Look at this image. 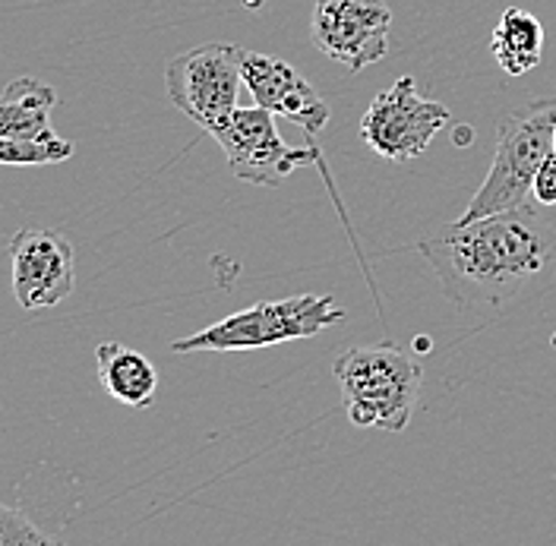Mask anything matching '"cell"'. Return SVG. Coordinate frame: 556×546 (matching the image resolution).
<instances>
[{
  "label": "cell",
  "instance_id": "6da1fadb",
  "mask_svg": "<svg viewBox=\"0 0 556 546\" xmlns=\"http://www.w3.org/2000/svg\"><path fill=\"white\" fill-rule=\"evenodd\" d=\"M417 253L433 266L452 304L500 307L547 278L556 263V231L534 205H521L452 225L443 238L417 243Z\"/></svg>",
  "mask_w": 556,
  "mask_h": 546
},
{
  "label": "cell",
  "instance_id": "7a4b0ae2",
  "mask_svg": "<svg viewBox=\"0 0 556 546\" xmlns=\"http://www.w3.org/2000/svg\"><path fill=\"white\" fill-rule=\"evenodd\" d=\"M332 373L342 385V402L354 427L402 433L412 423L424 370L399 344L351 347L336 360Z\"/></svg>",
  "mask_w": 556,
  "mask_h": 546
},
{
  "label": "cell",
  "instance_id": "3957f363",
  "mask_svg": "<svg viewBox=\"0 0 556 546\" xmlns=\"http://www.w3.org/2000/svg\"><path fill=\"white\" fill-rule=\"evenodd\" d=\"M556 99H534V102L513 107L496 130V152L490 162L484 183L471 196L468 208L455 225H468L486 215L521 208L534 203V174L544 158L554 152Z\"/></svg>",
  "mask_w": 556,
  "mask_h": 546
},
{
  "label": "cell",
  "instance_id": "277c9868",
  "mask_svg": "<svg viewBox=\"0 0 556 546\" xmlns=\"http://www.w3.org/2000/svg\"><path fill=\"white\" fill-rule=\"evenodd\" d=\"M345 319V309L336 304L332 294H298L285 301H266L256 307L231 313L197 335L172 342L174 354L193 351H256L281 342L313 339Z\"/></svg>",
  "mask_w": 556,
  "mask_h": 546
},
{
  "label": "cell",
  "instance_id": "5b68a950",
  "mask_svg": "<svg viewBox=\"0 0 556 546\" xmlns=\"http://www.w3.org/2000/svg\"><path fill=\"white\" fill-rule=\"evenodd\" d=\"M243 89L241 48L208 41L177 54L165 67V92L172 104L197 127L212 134L238 111Z\"/></svg>",
  "mask_w": 556,
  "mask_h": 546
},
{
  "label": "cell",
  "instance_id": "8992f818",
  "mask_svg": "<svg viewBox=\"0 0 556 546\" xmlns=\"http://www.w3.org/2000/svg\"><path fill=\"white\" fill-rule=\"evenodd\" d=\"M450 117L446 104L417 92L415 76H402L367 107L361 117V137L377 155L405 165L430 149L433 137L450 127Z\"/></svg>",
  "mask_w": 556,
  "mask_h": 546
},
{
  "label": "cell",
  "instance_id": "52a82bcc",
  "mask_svg": "<svg viewBox=\"0 0 556 546\" xmlns=\"http://www.w3.org/2000/svg\"><path fill=\"white\" fill-rule=\"evenodd\" d=\"M208 137L215 139L228 158L231 174L253 183V187H281L288 174H294L301 165H313L319 162V152L307 145V149H294L288 145L276 127V114L253 104V107H241L218 124Z\"/></svg>",
  "mask_w": 556,
  "mask_h": 546
},
{
  "label": "cell",
  "instance_id": "ba28073f",
  "mask_svg": "<svg viewBox=\"0 0 556 546\" xmlns=\"http://www.w3.org/2000/svg\"><path fill=\"white\" fill-rule=\"evenodd\" d=\"M392 10L382 0H316L313 3V48L345 73L380 64L389 54Z\"/></svg>",
  "mask_w": 556,
  "mask_h": 546
},
{
  "label": "cell",
  "instance_id": "9c48e42d",
  "mask_svg": "<svg viewBox=\"0 0 556 546\" xmlns=\"http://www.w3.org/2000/svg\"><path fill=\"white\" fill-rule=\"evenodd\" d=\"M10 281L23 309L64 304L76 288V246L54 228L29 225L10 240Z\"/></svg>",
  "mask_w": 556,
  "mask_h": 546
},
{
  "label": "cell",
  "instance_id": "30bf717a",
  "mask_svg": "<svg viewBox=\"0 0 556 546\" xmlns=\"http://www.w3.org/2000/svg\"><path fill=\"white\" fill-rule=\"evenodd\" d=\"M241 76L243 89L253 96V104L273 111L276 117L298 124L311 139L326 130L329 107L288 61L241 48Z\"/></svg>",
  "mask_w": 556,
  "mask_h": 546
},
{
  "label": "cell",
  "instance_id": "8fae6325",
  "mask_svg": "<svg viewBox=\"0 0 556 546\" xmlns=\"http://www.w3.org/2000/svg\"><path fill=\"white\" fill-rule=\"evenodd\" d=\"M54 104H58L54 86L35 76H20L7 82V89L0 92V137L26 139V142L58 139L51 127Z\"/></svg>",
  "mask_w": 556,
  "mask_h": 546
},
{
  "label": "cell",
  "instance_id": "7c38bea8",
  "mask_svg": "<svg viewBox=\"0 0 556 546\" xmlns=\"http://www.w3.org/2000/svg\"><path fill=\"white\" fill-rule=\"evenodd\" d=\"M96 364H99V382L114 402L139 410L155 405L159 370L146 354L121 342H102L96 347Z\"/></svg>",
  "mask_w": 556,
  "mask_h": 546
},
{
  "label": "cell",
  "instance_id": "4fadbf2b",
  "mask_svg": "<svg viewBox=\"0 0 556 546\" xmlns=\"http://www.w3.org/2000/svg\"><path fill=\"white\" fill-rule=\"evenodd\" d=\"M544 26L534 13L521 7H506L496 29L490 35V54L496 58V67L509 76H521L541 64L544 58Z\"/></svg>",
  "mask_w": 556,
  "mask_h": 546
},
{
  "label": "cell",
  "instance_id": "5bb4252c",
  "mask_svg": "<svg viewBox=\"0 0 556 546\" xmlns=\"http://www.w3.org/2000/svg\"><path fill=\"white\" fill-rule=\"evenodd\" d=\"M67 158H73V142L64 137L51 142L0 137V165H58Z\"/></svg>",
  "mask_w": 556,
  "mask_h": 546
},
{
  "label": "cell",
  "instance_id": "9a60e30c",
  "mask_svg": "<svg viewBox=\"0 0 556 546\" xmlns=\"http://www.w3.org/2000/svg\"><path fill=\"white\" fill-rule=\"evenodd\" d=\"M33 544H51L48 534H41L33 521L23 512L10 509L0 503V546H33Z\"/></svg>",
  "mask_w": 556,
  "mask_h": 546
},
{
  "label": "cell",
  "instance_id": "2e32d148",
  "mask_svg": "<svg viewBox=\"0 0 556 546\" xmlns=\"http://www.w3.org/2000/svg\"><path fill=\"white\" fill-rule=\"evenodd\" d=\"M534 203L556 205V152H551L534 174Z\"/></svg>",
  "mask_w": 556,
  "mask_h": 546
},
{
  "label": "cell",
  "instance_id": "e0dca14e",
  "mask_svg": "<svg viewBox=\"0 0 556 546\" xmlns=\"http://www.w3.org/2000/svg\"><path fill=\"white\" fill-rule=\"evenodd\" d=\"M554 152H556V127H554Z\"/></svg>",
  "mask_w": 556,
  "mask_h": 546
},
{
  "label": "cell",
  "instance_id": "ac0fdd59",
  "mask_svg": "<svg viewBox=\"0 0 556 546\" xmlns=\"http://www.w3.org/2000/svg\"><path fill=\"white\" fill-rule=\"evenodd\" d=\"M551 344H554V347H556V332H554V339H551Z\"/></svg>",
  "mask_w": 556,
  "mask_h": 546
}]
</instances>
